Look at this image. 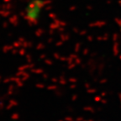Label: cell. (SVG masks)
I'll use <instances>...</instances> for the list:
<instances>
[{
	"mask_svg": "<svg viewBox=\"0 0 121 121\" xmlns=\"http://www.w3.org/2000/svg\"><path fill=\"white\" fill-rule=\"evenodd\" d=\"M44 5H45L44 0H30L27 4L25 9V17L27 20L30 23L37 22Z\"/></svg>",
	"mask_w": 121,
	"mask_h": 121,
	"instance_id": "obj_1",
	"label": "cell"
}]
</instances>
